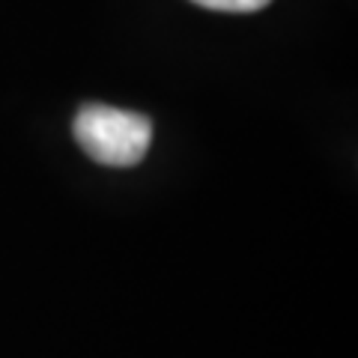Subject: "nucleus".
I'll return each mask as SVG.
<instances>
[{
    "label": "nucleus",
    "mask_w": 358,
    "mask_h": 358,
    "mask_svg": "<svg viewBox=\"0 0 358 358\" xmlns=\"http://www.w3.org/2000/svg\"><path fill=\"white\" fill-rule=\"evenodd\" d=\"M192 3L212 9V13H257V9L272 3V0H192Z\"/></svg>",
    "instance_id": "obj_2"
},
{
    "label": "nucleus",
    "mask_w": 358,
    "mask_h": 358,
    "mask_svg": "<svg viewBox=\"0 0 358 358\" xmlns=\"http://www.w3.org/2000/svg\"><path fill=\"white\" fill-rule=\"evenodd\" d=\"M72 131L78 147L105 167L141 164L152 143V122L143 114L99 102L78 110Z\"/></svg>",
    "instance_id": "obj_1"
}]
</instances>
